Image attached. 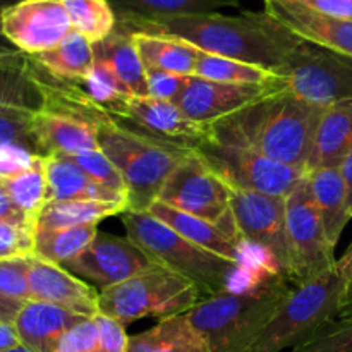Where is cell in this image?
<instances>
[{"mask_svg": "<svg viewBox=\"0 0 352 352\" xmlns=\"http://www.w3.org/2000/svg\"><path fill=\"white\" fill-rule=\"evenodd\" d=\"M30 289L31 301L48 302L85 318L100 313L98 289L60 265L48 263L34 254L30 261Z\"/></svg>", "mask_w": 352, "mask_h": 352, "instance_id": "obj_18", "label": "cell"}, {"mask_svg": "<svg viewBox=\"0 0 352 352\" xmlns=\"http://www.w3.org/2000/svg\"><path fill=\"white\" fill-rule=\"evenodd\" d=\"M291 289L263 267L244 287L205 296L186 315L212 352H250Z\"/></svg>", "mask_w": 352, "mask_h": 352, "instance_id": "obj_3", "label": "cell"}, {"mask_svg": "<svg viewBox=\"0 0 352 352\" xmlns=\"http://www.w3.org/2000/svg\"><path fill=\"white\" fill-rule=\"evenodd\" d=\"M95 58L112 69L133 96H148L146 69L134 45L133 33L119 26L105 40L93 43Z\"/></svg>", "mask_w": 352, "mask_h": 352, "instance_id": "obj_26", "label": "cell"}, {"mask_svg": "<svg viewBox=\"0 0 352 352\" xmlns=\"http://www.w3.org/2000/svg\"><path fill=\"white\" fill-rule=\"evenodd\" d=\"M38 69L57 81H81L95 64L93 43L81 33L72 30L52 50L31 57Z\"/></svg>", "mask_w": 352, "mask_h": 352, "instance_id": "obj_28", "label": "cell"}, {"mask_svg": "<svg viewBox=\"0 0 352 352\" xmlns=\"http://www.w3.org/2000/svg\"><path fill=\"white\" fill-rule=\"evenodd\" d=\"M352 151V102L327 107L315 133L306 174L318 168H339Z\"/></svg>", "mask_w": 352, "mask_h": 352, "instance_id": "obj_23", "label": "cell"}, {"mask_svg": "<svg viewBox=\"0 0 352 352\" xmlns=\"http://www.w3.org/2000/svg\"><path fill=\"white\" fill-rule=\"evenodd\" d=\"M278 89L282 88L229 85V82L210 81L198 76H188L184 89L175 103L186 116L196 122L215 124Z\"/></svg>", "mask_w": 352, "mask_h": 352, "instance_id": "obj_17", "label": "cell"}, {"mask_svg": "<svg viewBox=\"0 0 352 352\" xmlns=\"http://www.w3.org/2000/svg\"><path fill=\"white\" fill-rule=\"evenodd\" d=\"M103 120L82 110L45 102L34 113L33 143L38 155H78L100 150L98 126Z\"/></svg>", "mask_w": 352, "mask_h": 352, "instance_id": "obj_16", "label": "cell"}, {"mask_svg": "<svg viewBox=\"0 0 352 352\" xmlns=\"http://www.w3.org/2000/svg\"><path fill=\"white\" fill-rule=\"evenodd\" d=\"M282 86L311 105L352 102V57L302 40L275 71Z\"/></svg>", "mask_w": 352, "mask_h": 352, "instance_id": "obj_8", "label": "cell"}, {"mask_svg": "<svg viewBox=\"0 0 352 352\" xmlns=\"http://www.w3.org/2000/svg\"><path fill=\"white\" fill-rule=\"evenodd\" d=\"M323 110L287 89H278L212 124L213 138L222 143L251 148L306 174Z\"/></svg>", "mask_w": 352, "mask_h": 352, "instance_id": "obj_2", "label": "cell"}, {"mask_svg": "<svg viewBox=\"0 0 352 352\" xmlns=\"http://www.w3.org/2000/svg\"><path fill=\"white\" fill-rule=\"evenodd\" d=\"M34 226H14V223L0 222V260L19 256H33Z\"/></svg>", "mask_w": 352, "mask_h": 352, "instance_id": "obj_40", "label": "cell"}, {"mask_svg": "<svg viewBox=\"0 0 352 352\" xmlns=\"http://www.w3.org/2000/svg\"><path fill=\"white\" fill-rule=\"evenodd\" d=\"M150 215L160 220L172 230L181 234L188 241H191L196 246L203 248V250L210 251L213 254L227 258L230 261H239L244 263L243 258V243L232 234L223 230L222 227L215 226V223L203 220L199 217L189 215V213L175 210L172 206L164 205L160 201H155L148 210Z\"/></svg>", "mask_w": 352, "mask_h": 352, "instance_id": "obj_22", "label": "cell"}, {"mask_svg": "<svg viewBox=\"0 0 352 352\" xmlns=\"http://www.w3.org/2000/svg\"><path fill=\"white\" fill-rule=\"evenodd\" d=\"M131 33L144 69H157L179 76L195 74L196 60L199 55V50L195 45L168 34L144 33V31H131Z\"/></svg>", "mask_w": 352, "mask_h": 352, "instance_id": "obj_27", "label": "cell"}, {"mask_svg": "<svg viewBox=\"0 0 352 352\" xmlns=\"http://www.w3.org/2000/svg\"><path fill=\"white\" fill-rule=\"evenodd\" d=\"M153 265L157 263L127 236L117 237L98 230L91 244L64 268L98 291H105Z\"/></svg>", "mask_w": 352, "mask_h": 352, "instance_id": "obj_14", "label": "cell"}, {"mask_svg": "<svg viewBox=\"0 0 352 352\" xmlns=\"http://www.w3.org/2000/svg\"><path fill=\"white\" fill-rule=\"evenodd\" d=\"M234 223L243 244L263 253V265L294 285L284 196L230 188Z\"/></svg>", "mask_w": 352, "mask_h": 352, "instance_id": "obj_9", "label": "cell"}, {"mask_svg": "<svg viewBox=\"0 0 352 352\" xmlns=\"http://www.w3.org/2000/svg\"><path fill=\"white\" fill-rule=\"evenodd\" d=\"M48 181V201H102L122 205L129 208V196L113 191L100 182L93 181L69 155H48L45 157Z\"/></svg>", "mask_w": 352, "mask_h": 352, "instance_id": "obj_20", "label": "cell"}, {"mask_svg": "<svg viewBox=\"0 0 352 352\" xmlns=\"http://www.w3.org/2000/svg\"><path fill=\"white\" fill-rule=\"evenodd\" d=\"M0 222L3 223H14V226H34L36 222L33 219H30L28 215H24L14 201L10 199V196L7 195L6 188L0 182Z\"/></svg>", "mask_w": 352, "mask_h": 352, "instance_id": "obj_46", "label": "cell"}, {"mask_svg": "<svg viewBox=\"0 0 352 352\" xmlns=\"http://www.w3.org/2000/svg\"><path fill=\"white\" fill-rule=\"evenodd\" d=\"M126 236L155 263L184 275L201 289L203 296L237 289L263 263L250 268L239 261L213 254L182 237L148 212H124L120 215Z\"/></svg>", "mask_w": 352, "mask_h": 352, "instance_id": "obj_4", "label": "cell"}, {"mask_svg": "<svg viewBox=\"0 0 352 352\" xmlns=\"http://www.w3.org/2000/svg\"><path fill=\"white\" fill-rule=\"evenodd\" d=\"M45 96L33 74L30 55L0 58V110L43 109Z\"/></svg>", "mask_w": 352, "mask_h": 352, "instance_id": "obj_29", "label": "cell"}, {"mask_svg": "<svg viewBox=\"0 0 352 352\" xmlns=\"http://www.w3.org/2000/svg\"><path fill=\"white\" fill-rule=\"evenodd\" d=\"M100 339L95 318H82L62 336L54 352H98Z\"/></svg>", "mask_w": 352, "mask_h": 352, "instance_id": "obj_41", "label": "cell"}, {"mask_svg": "<svg viewBox=\"0 0 352 352\" xmlns=\"http://www.w3.org/2000/svg\"><path fill=\"white\" fill-rule=\"evenodd\" d=\"M195 151L229 188L239 191L287 198L292 189L298 188L308 175L298 168L278 164L251 148L222 143L215 138Z\"/></svg>", "mask_w": 352, "mask_h": 352, "instance_id": "obj_10", "label": "cell"}, {"mask_svg": "<svg viewBox=\"0 0 352 352\" xmlns=\"http://www.w3.org/2000/svg\"><path fill=\"white\" fill-rule=\"evenodd\" d=\"M72 30L91 43L105 40L117 28V12L109 0H64Z\"/></svg>", "mask_w": 352, "mask_h": 352, "instance_id": "obj_35", "label": "cell"}, {"mask_svg": "<svg viewBox=\"0 0 352 352\" xmlns=\"http://www.w3.org/2000/svg\"><path fill=\"white\" fill-rule=\"evenodd\" d=\"M337 270H339L340 275L346 278L349 287H352V243L346 250V253L342 254V258L337 260Z\"/></svg>", "mask_w": 352, "mask_h": 352, "instance_id": "obj_50", "label": "cell"}, {"mask_svg": "<svg viewBox=\"0 0 352 352\" xmlns=\"http://www.w3.org/2000/svg\"><path fill=\"white\" fill-rule=\"evenodd\" d=\"M34 113L30 110H0V146L21 144L36 153L33 143Z\"/></svg>", "mask_w": 352, "mask_h": 352, "instance_id": "obj_39", "label": "cell"}, {"mask_svg": "<svg viewBox=\"0 0 352 352\" xmlns=\"http://www.w3.org/2000/svg\"><path fill=\"white\" fill-rule=\"evenodd\" d=\"M72 31L64 0H19L2 12V33L24 55L57 47Z\"/></svg>", "mask_w": 352, "mask_h": 352, "instance_id": "obj_13", "label": "cell"}, {"mask_svg": "<svg viewBox=\"0 0 352 352\" xmlns=\"http://www.w3.org/2000/svg\"><path fill=\"white\" fill-rule=\"evenodd\" d=\"M36 157L38 153L21 144H2L0 146V182L9 181L30 168Z\"/></svg>", "mask_w": 352, "mask_h": 352, "instance_id": "obj_44", "label": "cell"}, {"mask_svg": "<svg viewBox=\"0 0 352 352\" xmlns=\"http://www.w3.org/2000/svg\"><path fill=\"white\" fill-rule=\"evenodd\" d=\"M294 2L323 16L352 21V0H294Z\"/></svg>", "mask_w": 352, "mask_h": 352, "instance_id": "obj_45", "label": "cell"}, {"mask_svg": "<svg viewBox=\"0 0 352 352\" xmlns=\"http://www.w3.org/2000/svg\"><path fill=\"white\" fill-rule=\"evenodd\" d=\"M117 12V19H167L191 14L217 12L220 7L236 0H109Z\"/></svg>", "mask_w": 352, "mask_h": 352, "instance_id": "obj_32", "label": "cell"}, {"mask_svg": "<svg viewBox=\"0 0 352 352\" xmlns=\"http://www.w3.org/2000/svg\"><path fill=\"white\" fill-rule=\"evenodd\" d=\"M14 205L36 222L38 215L48 203L47 165L43 155H38L34 164L16 177L2 182Z\"/></svg>", "mask_w": 352, "mask_h": 352, "instance_id": "obj_34", "label": "cell"}, {"mask_svg": "<svg viewBox=\"0 0 352 352\" xmlns=\"http://www.w3.org/2000/svg\"><path fill=\"white\" fill-rule=\"evenodd\" d=\"M127 212L126 206L102 201H48L36 219V230L67 229L79 226H98L102 220Z\"/></svg>", "mask_w": 352, "mask_h": 352, "instance_id": "obj_30", "label": "cell"}, {"mask_svg": "<svg viewBox=\"0 0 352 352\" xmlns=\"http://www.w3.org/2000/svg\"><path fill=\"white\" fill-rule=\"evenodd\" d=\"M265 12L301 40L352 57V21L323 16L294 0H265Z\"/></svg>", "mask_w": 352, "mask_h": 352, "instance_id": "obj_19", "label": "cell"}, {"mask_svg": "<svg viewBox=\"0 0 352 352\" xmlns=\"http://www.w3.org/2000/svg\"><path fill=\"white\" fill-rule=\"evenodd\" d=\"M339 318H352V287H349V291H347L342 308H340Z\"/></svg>", "mask_w": 352, "mask_h": 352, "instance_id": "obj_52", "label": "cell"}, {"mask_svg": "<svg viewBox=\"0 0 352 352\" xmlns=\"http://www.w3.org/2000/svg\"><path fill=\"white\" fill-rule=\"evenodd\" d=\"M117 24L129 31L181 38L206 54L260 65L274 72L302 41L265 10L239 16L208 12L155 21L117 19Z\"/></svg>", "mask_w": 352, "mask_h": 352, "instance_id": "obj_1", "label": "cell"}, {"mask_svg": "<svg viewBox=\"0 0 352 352\" xmlns=\"http://www.w3.org/2000/svg\"><path fill=\"white\" fill-rule=\"evenodd\" d=\"M349 284L337 265L309 280L292 285L291 292L250 352H282L311 339L327 323L339 318Z\"/></svg>", "mask_w": 352, "mask_h": 352, "instance_id": "obj_6", "label": "cell"}, {"mask_svg": "<svg viewBox=\"0 0 352 352\" xmlns=\"http://www.w3.org/2000/svg\"><path fill=\"white\" fill-rule=\"evenodd\" d=\"M291 352H352V318H336L327 323Z\"/></svg>", "mask_w": 352, "mask_h": 352, "instance_id": "obj_36", "label": "cell"}, {"mask_svg": "<svg viewBox=\"0 0 352 352\" xmlns=\"http://www.w3.org/2000/svg\"><path fill=\"white\" fill-rule=\"evenodd\" d=\"M24 302L14 301V299L6 298V296L0 294V322H9L14 323L17 313L23 308Z\"/></svg>", "mask_w": 352, "mask_h": 352, "instance_id": "obj_49", "label": "cell"}, {"mask_svg": "<svg viewBox=\"0 0 352 352\" xmlns=\"http://www.w3.org/2000/svg\"><path fill=\"white\" fill-rule=\"evenodd\" d=\"M16 2H19V0H0V58L12 57V55L23 54V52L17 50V48L14 47V45L10 43V41L7 40V38L3 36V33H2V12H3V9H7V7L12 6V3H16Z\"/></svg>", "mask_w": 352, "mask_h": 352, "instance_id": "obj_48", "label": "cell"}, {"mask_svg": "<svg viewBox=\"0 0 352 352\" xmlns=\"http://www.w3.org/2000/svg\"><path fill=\"white\" fill-rule=\"evenodd\" d=\"M93 318L98 327V352H127L129 336L126 333V325H122L119 320L112 318V316L103 315V313H98Z\"/></svg>", "mask_w": 352, "mask_h": 352, "instance_id": "obj_43", "label": "cell"}, {"mask_svg": "<svg viewBox=\"0 0 352 352\" xmlns=\"http://www.w3.org/2000/svg\"><path fill=\"white\" fill-rule=\"evenodd\" d=\"M285 215L294 285L336 267V248L329 243L320 220L318 210L309 192L308 175L285 198Z\"/></svg>", "mask_w": 352, "mask_h": 352, "instance_id": "obj_12", "label": "cell"}, {"mask_svg": "<svg viewBox=\"0 0 352 352\" xmlns=\"http://www.w3.org/2000/svg\"><path fill=\"white\" fill-rule=\"evenodd\" d=\"M308 186L329 243L336 248L352 219L340 168H318L309 172Z\"/></svg>", "mask_w": 352, "mask_h": 352, "instance_id": "obj_24", "label": "cell"}, {"mask_svg": "<svg viewBox=\"0 0 352 352\" xmlns=\"http://www.w3.org/2000/svg\"><path fill=\"white\" fill-rule=\"evenodd\" d=\"M203 298L195 282L157 263L122 284L100 291V313L129 325L143 318L186 315Z\"/></svg>", "mask_w": 352, "mask_h": 352, "instance_id": "obj_7", "label": "cell"}, {"mask_svg": "<svg viewBox=\"0 0 352 352\" xmlns=\"http://www.w3.org/2000/svg\"><path fill=\"white\" fill-rule=\"evenodd\" d=\"M6 352H33V351L28 349V347H24V346H19V347H14V349L6 351Z\"/></svg>", "mask_w": 352, "mask_h": 352, "instance_id": "obj_53", "label": "cell"}, {"mask_svg": "<svg viewBox=\"0 0 352 352\" xmlns=\"http://www.w3.org/2000/svg\"><path fill=\"white\" fill-rule=\"evenodd\" d=\"M127 352H212L188 315L158 320L144 332L129 337Z\"/></svg>", "mask_w": 352, "mask_h": 352, "instance_id": "obj_25", "label": "cell"}, {"mask_svg": "<svg viewBox=\"0 0 352 352\" xmlns=\"http://www.w3.org/2000/svg\"><path fill=\"white\" fill-rule=\"evenodd\" d=\"M339 168H340V174H342L344 184H346L347 201H349V208L352 213V151L347 155V158L342 162V165H340Z\"/></svg>", "mask_w": 352, "mask_h": 352, "instance_id": "obj_51", "label": "cell"}, {"mask_svg": "<svg viewBox=\"0 0 352 352\" xmlns=\"http://www.w3.org/2000/svg\"><path fill=\"white\" fill-rule=\"evenodd\" d=\"M117 122L189 150H198L213 140L212 124L196 122L179 109L177 103L151 96H131Z\"/></svg>", "mask_w": 352, "mask_h": 352, "instance_id": "obj_15", "label": "cell"}, {"mask_svg": "<svg viewBox=\"0 0 352 352\" xmlns=\"http://www.w3.org/2000/svg\"><path fill=\"white\" fill-rule=\"evenodd\" d=\"M23 346L21 344L17 330L14 323L9 322H0V352H6L14 349V347Z\"/></svg>", "mask_w": 352, "mask_h": 352, "instance_id": "obj_47", "label": "cell"}, {"mask_svg": "<svg viewBox=\"0 0 352 352\" xmlns=\"http://www.w3.org/2000/svg\"><path fill=\"white\" fill-rule=\"evenodd\" d=\"M82 318L48 302L28 301L17 313L14 327L24 347L33 352H54L62 336Z\"/></svg>", "mask_w": 352, "mask_h": 352, "instance_id": "obj_21", "label": "cell"}, {"mask_svg": "<svg viewBox=\"0 0 352 352\" xmlns=\"http://www.w3.org/2000/svg\"><path fill=\"white\" fill-rule=\"evenodd\" d=\"M30 261L31 256L0 260V294L19 302L31 301Z\"/></svg>", "mask_w": 352, "mask_h": 352, "instance_id": "obj_37", "label": "cell"}, {"mask_svg": "<svg viewBox=\"0 0 352 352\" xmlns=\"http://www.w3.org/2000/svg\"><path fill=\"white\" fill-rule=\"evenodd\" d=\"M157 201L208 220L241 241L230 206V188L196 151H191L172 172Z\"/></svg>", "mask_w": 352, "mask_h": 352, "instance_id": "obj_11", "label": "cell"}, {"mask_svg": "<svg viewBox=\"0 0 352 352\" xmlns=\"http://www.w3.org/2000/svg\"><path fill=\"white\" fill-rule=\"evenodd\" d=\"M71 157L93 181L100 182V184L107 186V188L113 189V191L126 192L127 195V188L122 175H120L116 165L112 164V160L102 150L82 151V153L71 155Z\"/></svg>", "mask_w": 352, "mask_h": 352, "instance_id": "obj_38", "label": "cell"}, {"mask_svg": "<svg viewBox=\"0 0 352 352\" xmlns=\"http://www.w3.org/2000/svg\"><path fill=\"white\" fill-rule=\"evenodd\" d=\"M98 144L126 182L129 195L127 212H148L172 172L195 151L146 136L117 120L100 124Z\"/></svg>", "mask_w": 352, "mask_h": 352, "instance_id": "obj_5", "label": "cell"}, {"mask_svg": "<svg viewBox=\"0 0 352 352\" xmlns=\"http://www.w3.org/2000/svg\"><path fill=\"white\" fill-rule=\"evenodd\" d=\"M186 78L188 76L172 74V72L157 71V69H146L148 96L175 103L182 89H184Z\"/></svg>", "mask_w": 352, "mask_h": 352, "instance_id": "obj_42", "label": "cell"}, {"mask_svg": "<svg viewBox=\"0 0 352 352\" xmlns=\"http://www.w3.org/2000/svg\"><path fill=\"white\" fill-rule=\"evenodd\" d=\"M192 76L210 79V81L229 82V85L268 86V88L284 89L278 74H275L270 69L234 60V58L220 57V55L206 54V52L201 50H199L195 74Z\"/></svg>", "mask_w": 352, "mask_h": 352, "instance_id": "obj_31", "label": "cell"}, {"mask_svg": "<svg viewBox=\"0 0 352 352\" xmlns=\"http://www.w3.org/2000/svg\"><path fill=\"white\" fill-rule=\"evenodd\" d=\"M98 234V226H79L67 229L36 230L34 256L48 263L65 267L91 244Z\"/></svg>", "mask_w": 352, "mask_h": 352, "instance_id": "obj_33", "label": "cell"}]
</instances>
